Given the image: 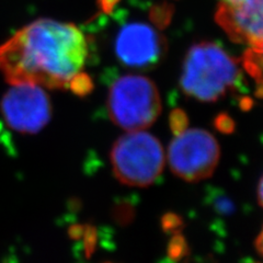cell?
<instances>
[{
	"label": "cell",
	"mask_w": 263,
	"mask_h": 263,
	"mask_svg": "<svg viewBox=\"0 0 263 263\" xmlns=\"http://www.w3.org/2000/svg\"><path fill=\"white\" fill-rule=\"evenodd\" d=\"M88 53V40L75 24L40 19L0 46V70L11 86L68 88Z\"/></svg>",
	"instance_id": "1"
},
{
	"label": "cell",
	"mask_w": 263,
	"mask_h": 263,
	"mask_svg": "<svg viewBox=\"0 0 263 263\" xmlns=\"http://www.w3.org/2000/svg\"><path fill=\"white\" fill-rule=\"evenodd\" d=\"M180 85L186 96L214 102L242 88V71L237 60L219 44L202 42L187 51Z\"/></svg>",
	"instance_id": "2"
},
{
	"label": "cell",
	"mask_w": 263,
	"mask_h": 263,
	"mask_svg": "<svg viewBox=\"0 0 263 263\" xmlns=\"http://www.w3.org/2000/svg\"><path fill=\"white\" fill-rule=\"evenodd\" d=\"M106 111L111 121L128 132L149 127L161 112V99L154 82L137 73L115 77L108 90Z\"/></svg>",
	"instance_id": "3"
},
{
	"label": "cell",
	"mask_w": 263,
	"mask_h": 263,
	"mask_svg": "<svg viewBox=\"0 0 263 263\" xmlns=\"http://www.w3.org/2000/svg\"><path fill=\"white\" fill-rule=\"evenodd\" d=\"M110 159L114 176L123 184L149 186L161 176L164 153L154 135L141 130L128 132L113 144Z\"/></svg>",
	"instance_id": "4"
},
{
	"label": "cell",
	"mask_w": 263,
	"mask_h": 263,
	"mask_svg": "<svg viewBox=\"0 0 263 263\" xmlns=\"http://www.w3.org/2000/svg\"><path fill=\"white\" fill-rule=\"evenodd\" d=\"M220 156L219 145L208 130L183 129L169 145L168 162L172 172L187 182L212 176Z\"/></svg>",
	"instance_id": "5"
},
{
	"label": "cell",
	"mask_w": 263,
	"mask_h": 263,
	"mask_svg": "<svg viewBox=\"0 0 263 263\" xmlns=\"http://www.w3.org/2000/svg\"><path fill=\"white\" fill-rule=\"evenodd\" d=\"M112 44L117 61L136 70L155 67L166 53V40L161 33L151 23L142 20L119 23Z\"/></svg>",
	"instance_id": "6"
},
{
	"label": "cell",
	"mask_w": 263,
	"mask_h": 263,
	"mask_svg": "<svg viewBox=\"0 0 263 263\" xmlns=\"http://www.w3.org/2000/svg\"><path fill=\"white\" fill-rule=\"evenodd\" d=\"M3 118L11 129L22 134H35L52 119V103L42 87L12 86L0 103Z\"/></svg>",
	"instance_id": "7"
},
{
	"label": "cell",
	"mask_w": 263,
	"mask_h": 263,
	"mask_svg": "<svg viewBox=\"0 0 263 263\" xmlns=\"http://www.w3.org/2000/svg\"><path fill=\"white\" fill-rule=\"evenodd\" d=\"M216 21L235 42L250 48L263 46V0L220 4Z\"/></svg>",
	"instance_id": "8"
},
{
	"label": "cell",
	"mask_w": 263,
	"mask_h": 263,
	"mask_svg": "<svg viewBox=\"0 0 263 263\" xmlns=\"http://www.w3.org/2000/svg\"><path fill=\"white\" fill-rule=\"evenodd\" d=\"M241 64L256 82L257 96L263 97V46L249 48L246 52Z\"/></svg>",
	"instance_id": "9"
},
{
	"label": "cell",
	"mask_w": 263,
	"mask_h": 263,
	"mask_svg": "<svg viewBox=\"0 0 263 263\" xmlns=\"http://www.w3.org/2000/svg\"><path fill=\"white\" fill-rule=\"evenodd\" d=\"M68 88L75 95L79 97H85L91 91L93 88V84L92 80L90 79L87 73L80 72L70 80Z\"/></svg>",
	"instance_id": "10"
},
{
	"label": "cell",
	"mask_w": 263,
	"mask_h": 263,
	"mask_svg": "<svg viewBox=\"0 0 263 263\" xmlns=\"http://www.w3.org/2000/svg\"><path fill=\"white\" fill-rule=\"evenodd\" d=\"M186 249V246L184 239L181 236H175L169 243L168 253L169 257L172 259H180L184 256V252Z\"/></svg>",
	"instance_id": "11"
},
{
	"label": "cell",
	"mask_w": 263,
	"mask_h": 263,
	"mask_svg": "<svg viewBox=\"0 0 263 263\" xmlns=\"http://www.w3.org/2000/svg\"><path fill=\"white\" fill-rule=\"evenodd\" d=\"M171 126H172V129L175 130L176 134L185 129V115L183 112L176 111V113L172 114Z\"/></svg>",
	"instance_id": "12"
},
{
	"label": "cell",
	"mask_w": 263,
	"mask_h": 263,
	"mask_svg": "<svg viewBox=\"0 0 263 263\" xmlns=\"http://www.w3.org/2000/svg\"><path fill=\"white\" fill-rule=\"evenodd\" d=\"M181 224V220L175 214H168L162 219V226L167 230H175Z\"/></svg>",
	"instance_id": "13"
},
{
	"label": "cell",
	"mask_w": 263,
	"mask_h": 263,
	"mask_svg": "<svg viewBox=\"0 0 263 263\" xmlns=\"http://www.w3.org/2000/svg\"><path fill=\"white\" fill-rule=\"evenodd\" d=\"M256 247H257V250L263 256V228L256 240Z\"/></svg>",
	"instance_id": "14"
},
{
	"label": "cell",
	"mask_w": 263,
	"mask_h": 263,
	"mask_svg": "<svg viewBox=\"0 0 263 263\" xmlns=\"http://www.w3.org/2000/svg\"><path fill=\"white\" fill-rule=\"evenodd\" d=\"M258 200L260 205L263 208V177L261 178L258 185Z\"/></svg>",
	"instance_id": "15"
},
{
	"label": "cell",
	"mask_w": 263,
	"mask_h": 263,
	"mask_svg": "<svg viewBox=\"0 0 263 263\" xmlns=\"http://www.w3.org/2000/svg\"><path fill=\"white\" fill-rule=\"evenodd\" d=\"M221 4H226V5H234L237 3H240L241 0H220Z\"/></svg>",
	"instance_id": "16"
}]
</instances>
